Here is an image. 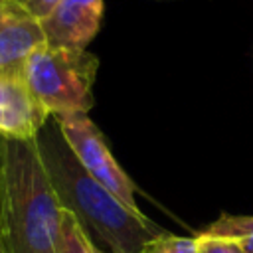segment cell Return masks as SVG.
I'll list each match as a JSON object with an SVG mask.
<instances>
[{"label":"cell","instance_id":"4fadbf2b","mask_svg":"<svg viewBox=\"0 0 253 253\" xmlns=\"http://www.w3.org/2000/svg\"><path fill=\"white\" fill-rule=\"evenodd\" d=\"M95 243V241H93ZM93 253H113V251H107V249H103V247H99L97 243L93 245Z\"/></svg>","mask_w":253,"mask_h":253},{"label":"cell","instance_id":"277c9868","mask_svg":"<svg viewBox=\"0 0 253 253\" xmlns=\"http://www.w3.org/2000/svg\"><path fill=\"white\" fill-rule=\"evenodd\" d=\"M53 119L65 142L69 144L71 152L81 162V166L99 184H103L115 198H119L121 204L126 206L132 213L144 215L142 210L136 206L134 182L115 160L99 126L87 115H67V117H53Z\"/></svg>","mask_w":253,"mask_h":253},{"label":"cell","instance_id":"52a82bcc","mask_svg":"<svg viewBox=\"0 0 253 253\" xmlns=\"http://www.w3.org/2000/svg\"><path fill=\"white\" fill-rule=\"evenodd\" d=\"M45 43L42 22L16 0L0 4V71H22L28 55Z\"/></svg>","mask_w":253,"mask_h":253},{"label":"cell","instance_id":"7c38bea8","mask_svg":"<svg viewBox=\"0 0 253 253\" xmlns=\"http://www.w3.org/2000/svg\"><path fill=\"white\" fill-rule=\"evenodd\" d=\"M18 4H22L32 16H36L38 20H43L61 0H16Z\"/></svg>","mask_w":253,"mask_h":253},{"label":"cell","instance_id":"6da1fadb","mask_svg":"<svg viewBox=\"0 0 253 253\" xmlns=\"http://www.w3.org/2000/svg\"><path fill=\"white\" fill-rule=\"evenodd\" d=\"M36 144L63 210H67L103 249L113 253H142L144 245L162 233L146 215L132 213L77 160L53 117L36 136Z\"/></svg>","mask_w":253,"mask_h":253},{"label":"cell","instance_id":"8fae6325","mask_svg":"<svg viewBox=\"0 0 253 253\" xmlns=\"http://www.w3.org/2000/svg\"><path fill=\"white\" fill-rule=\"evenodd\" d=\"M198 253H245L243 245L229 237H217V235H196Z\"/></svg>","mask_w":253,"mask_h":253},{"label":"cell","instance_id":"9a60e30c","mask_svg":"<svg viewBox=\"0 0 253 253\" xmlns=\"http://www.w3.org/2000/svg\"><path fill=\"white\" fill-rule=\"evenodd\" d=\"M2 2H6V0H0V4H2Z\"/></svg>","mask_w":253,"mask_h":253},{"label":"cell","instance_id":"30bf717a","mask_svg":"<svg viewBox=\"0 0 253 253\" xmlns=\"http://www.w3.org/2000/svg\"><path fill=\"white\" fill-rule=\"evenodd\" d=\"M142 253H198V243L196 237H182L162 231L144 245Z\"/></svg>","mask_w":253,"mask_h":253},{"label":"cell","instance_id":"5b68a950","mask_svg":"<svg viewBox=\"0 0 253 253\" xmlns=\"http://www.w3.org/2000/svg\"><path fill=\"white\" fill-rule=\"evenodd\" d=\"M49 121L28 89L22 71H0V136L32 140Z\"/></svg>","mask_w":253,"mask_h":253},{"label":"cell","instance_id":"7a4b0ae2","mask_svg":"<svg viewBox=\"0 0 253 253\" xmlns=\"http://www.w3.org/2000/svg\"><path fill=\"white\" fill-rule=\"evenodd\" d=\"M63 208L36 138L0 136V239L8 253H57Z\"/></svg>","mask_w":253,"mask_h":253},{"label":"cell","instance_id":"3957f363","mask_svg":"<svg viewBox=\"0 0 253 253\" xmlns=\"http://www.w3.org/2000/svg\"><path fill=\"white\" fill-rule=\"evenodd\" d=\"M97 71L99 57L87 49L42 43L28 55L22 77L49 117H67L93 109Z\"/></svg>","mask_w":253,"mask_h":253},{"label":"cell","instance_id":"8992f818","mask_svg":"<svg viewBox=\"0 0 253 253\" xmlns=\"http://www.w3.org/2000/svg\"><path fill=\"white\" fill-rule=\"evenodd\" d=\"M105 0H61L42 22L45 43L87 49L99 34Z\"/></svg>","mask_w":253,"mask_h":253},{"label":"cell","instance_id":"9c48e42d","mask_svg":"<svg viewBox=\"0 0 253 253\" xmlns=\"http://www.w3.org/2000/svg\"><path fill=\"white\" fill-rule=\"evenodd\" d=\"M93 239L85 233L81 223L67 210H63L57 253H93Z\"/></svg>","mask_w":253,"mask_h":253},{"label":"cell","instance_id":"ba28073f","mask_svg":"<svg viewBox=\"0 0 253 253\" xmlns=\"http://www.w3.org/2000/svg\"><path fill=\"white\" fill-rule=\"evenodd\" d=\"M202 233L229 237L243 245L245 253H253V215H231L221 213L215 221H211Z\"/></svg>","mask_w":253,"mask_h":253},{"label":"cell","instance_id":"5bb4252c","mask_svg":"<svg viewBox=\"0 0 253 253\" xmlns=\"http://www.w3.org/2000/svg\"><path fill=\"white\" fill-rule=\"evenodd\" d=\"M0 253H8V251H6V245H4L2 239H0Z\"/></svg>","mask_w":253,"mask_h":253}]
</instances>
